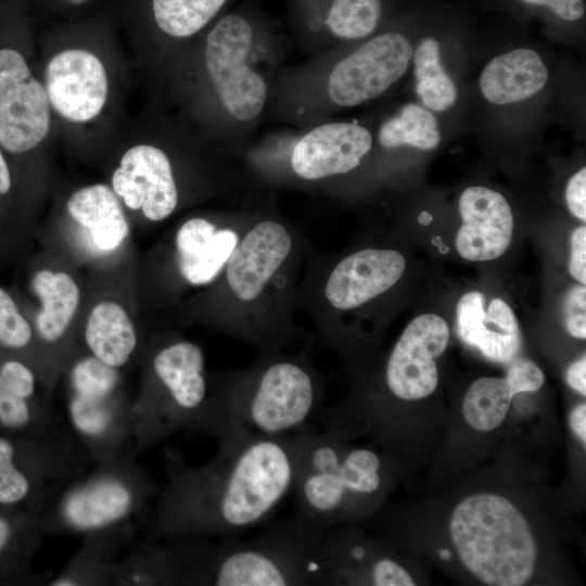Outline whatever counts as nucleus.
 Masks as SVG:
<instances>
[{"instance_id":"obj_10","label":"nucleus","mask_w":586,"mask_h":586,"mask_svg":"<svg viewBox=\"0 0 586 586\" xmlns=\"http://www.w3.org/2000/svg\"><path fill=\"white\" fill-rule=\"evenodd\" d=\"M51 109L62 118L85 124L103 111L109 95L104 64L90 50L64 49L50 58L43 84Z\"/></svg>"},{"instance_id":"obj_45","label":"nucleus","mask_w":586,"mask_h":586,"mask_svg":"<svg viewBox=\"0 0 586 586\" xmlns=\"http://www.w3.org/2000/svg\"><path fill=\"white\" fill-rule=\"evenodd\" d=\"M10 530L8 523L0 519V550L4 547L8 542Z\"/></svg>"},{"instance_id":"obj_8","label":"nucleus","mask_w":586,"mask_h":586,"mask_svg":"<svg viewBox=\"0 0 586 586\" xmlns=\"http://www.w3.org/2000/svg\"><path fill=\"white\" fill-rule=\"evenodd\" d=\"M413 46L397 31L375 36L342 59L328 78L333 103L357 106L393 86L407 72Z\"/></svg>"},{"instance_id":"obj_26","label":"nucleus","mask_w":586,"mask_h":586,"mask_svg":"<svg viewBox=\"0 0 586 586\" xmlns=\"http://www.w3.org/2000/svg\"><path fill=\"white\" fill-rule=\"evenodd\" d=\"M227 0H149V16L165 36L183 39L202 30Z\"/></svg>"},{"instance_id":"obj_28","label":"nucleus","mask_w":586,"mask_h":586,"mask_svg":"<svg viewBox=\"0 0 586 586\" xmlns=\"http://www.w3.org/2000/svg\"><path fill=\"white\" fill-rule=\"evenodd\" d=\"M381 14V0H333L327 25L339 38L361 39L375 30Z\"/></svg>"},{"instance_id":"obj_41","label":"nucleus","mask_w":586,"mask_h":586,"mask_svg":"<svg viewBox=\"0 0 586 586\" xmlns=\"http://www.w3.org/2000/svg\"><path fill=\"white\" fill-rule=\"evenodd\" d=\"M568 384L583 396L586 395V356L584 355L568 368Z\"/></svg>"},{"instance_id":"obj_24","label":"nucleus","mask_w":586,"mask_h":586,"mask_svg":"<svg viewBox=\"0 0 586 586\" xmlns=\"http://www.w3.org/2000/svg\"><path fill=\"white\" fill-rule=\"evenodd\" d=\"M411 61L416 93L422 105L440 113L451 109L458 90L443 66L440 42L434 37L422 38L413 48Z\"/></svg>"},{"instance_id":"obj_12","label":"nucleus","mask_w":586,"mask_h":586,"mask_svg":"<svg viewBox=\"0 0 586 586\" xmlns=\"http://www.w3.org/2000/svg\"><path fill=\"white\" fill-rule=\"evenodd\" d=\"M112 190L132 211L150 221L169 217L178 204L170 161L160 148L141 143L129 148L112 175Z\"/></svg>"},{"instance_id":"obj_5","label":"nucleus","mask_w":586,"mask_h":586,"mask_svg":"<svg viewBox=\"0 0 586 586\" xmlns=\"http://www.w3.org/2000/svg\"><path fill=\"white\" fill-rule=\"evenodd\" d=\"M324 531L294 515L250 539L230 538L194 579L216 586L322 585Z\"/></svg>"},{"instance_id":"obj_7","label":"nucleus","mask_w":586,"mask_h":586,"mask_svg":"<svg viewBox=\"0 0 586 586\" xmlns=\"http://www.w3.org/2000/svg\"><path fill=\"white\" fill-rule=\"evenodd\" d=\"M51 106L24 54L0 46V148L11 154L36 149L48 136Z\"/></svg>"},{"instance_id":"obj_17","label":"nucleus","mask_w":586,"mask_h":586,"mask_svg":"<svg viewBox=\"0 0 586 586\" xmlns=\"http://www.w3.org/2000/svg\"><path fill=\"white\" fill-rule=\"evenodd\" d=\"M457 332L466 344L496 362L510 364L521 349V332L511 307L494 298L485 311L480 292H469L458 302Z\"/></svg>"},{"instance_id":"obj_46","label":"nucleus","mask_w":586,"mask_h":586,"mask_svg":"<svg viewBox=\"0 0 586 586\" xmlns=\"http://www.w3.org/2000/svg\"><path fill=\"white\" fill-rule=\"evenodd\" d=\"M76 583L73 579L69 578H59L52 583V585L55 586H68V585H75Z\"/></svg>"},{"instance_id":"obj_20","label":"nucleus","mask_w":586,"mask_h":586,"mask_svg":"<svg viewBox=\"0 0 586 586\" xmlns=\"http://www.w3.org/2000/svg\"><path fill=\"white\" fill-rule=\"evenodd\" d=\"M66 209L101 253L117 250L129 234L123 206L106 184L94 183L77 189L68 198Z\"/></svg>"},{"instance_id":"obj_6","label":"nucleus","mask_w":586,"mask_h":586,"mask_svg":"<svg viewBox=\"0 0 586 586\" xmlns=\"http://www.w3.org/2000/svg\"><path fill=\"white\" fill-rule=\"evenodd\" d=\"M252 43V28L238 14L221 17L205 41L207 75L224 107L240 122L257 117L267 99L264 78L247 64Z\"/></svg>"},{"instance_id":"obj_14","label":"nucleus","mask_w":586,"mask_h":586,"mask_svg":"<svg viewBox=\"0 0 586 586\" xmlns=\"http://www.w3.org/2000/svg\"><path fill=\"white\" fill-rule=\"evenodd\" d=\"M288 229L275 220L253 226L238 242L225 268L228 286L243 302L256 300L292 250Z\"/></svg>"},{"instance_id":"obj_42","label":"nucleus","mask_w":586,"mask_h":586,"mask_svg":"<svg viewBox=\"0 0 586 586\" xmlns=\"http://www.w3.org/2000/svg\"><path fill=\"white\" fill-rule=\"evenodd\" d=\"M570 425L572 431L586 443V404H578L570 415Z\"/></svg>"},{"instance_id":"obj_32","label":"nucleus","mask_w":586,"mask_h":586,"mask_svg":"<svg viewBox=\"0 0 586 586\" xmlns=\"http://www.w3.org/2000/svg\"><path fill=\"white\" fill-rule=\"evenodd\" d=\"M12 445L0 438V502L20 501L28 492L29 484L25 475L13 464Z\"/></svg>"},{"instance_id":"obj_40","label":"nucleus","mask_w":586,"mask_h":586,"mask_svg":"<svg viewBox=\"0 0 586 586\" xmlns=\"http://www.w3.org/2000/svg\"><path fill=\"white\" fill-rule=\"evenodd\" d=\"M570 273L582 284L586 283V227H577L571 235Z\"/></svg>"},{"instance_id":"obj_29","label":"nucleus","mask_w":586,"mask_h":586,"mask_svg":"<svg viewBox=\"0 0 586 586\" xmlns=\"http://www.w3.org/2000/svg\"><path fill=\"white\" fill-rule=\"evenodd\" d=\"M74 394L106 400L118 383L117 370L94 356L77 361L71 371Z\"/></svg>"},{"instance_id":"obj_34","label":"nucleus","mask_w":586,"mask_h":586,"mask_svg":"<svg viewBox=\"0 0 586 586\" xmlns=\"http://www.w3.org/2000/svg\"><path fill=\"white\" fill-rule=\"evenodd\" d=\"M506 378L515 395L536 392L545 382L543 371L534 362L525 358L512 360Z\"/></svg>"},{"instance_id":"obj_37","label":"nucleus","mask_w":586,"mask_h":586,"mask_svg":"<svg viewBox=\"0 0 586 586\" xmlns=\"http://www.w3.org/2000/svg\"><path fill=\"white\" fill-rule=\"evenodd\" d=\"M521 3L540 8L550 12L556 18L563 22H577L585 16L584 0H519Z\"/></svg>"},{"instance_id":"obj_13","label":"nucleus","mask_w":586,"mask_h":586,"mask_svg":"<svg viewBox=\"0 0 586 586\" xmlns=\"http://www.w3.org/2000/svg\"><path fill=\"white\" fill-rule=\"evenodd\" d=\"M462 218L456 237L459 255L470 262L498 258L513 235V215L506 198L489 188L472 186L459 198Z\"/></svg>"},{"instance_id":"obj_2","label":"nucleus","mask_w":586,"mask_h":586,"mask_svg":"<svg viewBox=\"0 0 586 586\" xmlns=\"http://www.w3.org/2000/svg\"><path fill=\"white\" fill-rule=\"evenodd\" d=\"M320 402L319 383L303 361L275 357L231 375L208 396L196 423L227 449L295 433L310 424Z\"/></svg>"},{"instance_id":"obj_39","label":"nucleus","mask_w":586,"mask_h":586,"mask_svg":"<svg viewBox=\"0 0 586 586\" xmlns=\"http://www.w3.org/2000/svg\"><path fill=\"white\" fill-rule=\"evenodd\" d=\"M28 419L29 409L26 400L0 387V421L9 426H22Z\"/></svg>"},{"instance_id":"obj_35","label":"nucleus","mask_w":586,"mask_h":586,"mask_svg":"<svg viewBox=\"0 0 586 586\" xmlns=\"http://www.w3.org/2000/svg\"><path fill=\"white\" fill-rule=\"evenodd\" d=\"M564 323L568 332L577 339L586 337V289L578 285L570 290L563 304Z\"/></svg>"},{"instance_id":"obj_31","label":"nucleus","mask_w":586,"mask_h":586,"mask_svg":"<svg viewBox=\"0 0 586 586\" xmlns=\"http://www.w3.org/2000/svg\"><path fill=\"white\" fill-rule=\"evenodd\" d=\"M31 334L28 321L18 311L13 298L0 288V343L21 348L30 342Z\"/></svg>"},{"instance_id":"obj_3","label":"nucleus","mask_w":586,"mask_h":586,"mask_svg":"<svg viewBox=\"0 0 586 586\" xmlns=\"http://www.w3.org/2000/svg\"><path fill=\"white\" fill-rule=\"evenodd\" d=\"M295 517L326 530L358 513L360 500L383 487V462L369 448H348L341 435L308 424L295 432Z\"/></svg>"},{"instance_id":"obj_19","label":"nucleus","mask_w":586,"mask_h":586,"mask_svg":"<svg viewBox=\"0 0 586 586\" xmlns=\"http://www.w3.org/2000/svg\"><path fill=\"white\" fill-rule=\"evenodd\" d=\"M549 72L533 49L518 48L489 61L479 86L484 99L494 105H508L537 94L546 85Z\"/></svg>"},{"instance_id":"obj_25","label":"nucleus","mask_w":586,"mask_h":586,"mask_svg":"<svg viewBox=\"0 0 586 586\" xmlns=\"http://www.w3.org/2000/svg\"><path fill=\"white\" fill-rule=\"evenodd\" d=\"M379 142L385 149L412 146L434 150L441 143V132L432 111L418 103H408L379 130Z\"/></svg>"},{"instance_id":"obj_21","label":"nucleus","mask_w":586,"mask_h":586,"mask_svg":"<svg viewBox=\"0 0 586 586\" xmlns=\"http://www.w3.org/2000/svg\"><path fill=\"white\" fill-rule=\"evenodd\" d=\"M85 341L92 356L117 369L131 357L137 346V333L120 304L103 301L88 315Z\"/></svg>"},{"instance_id":"obj_44","label":"nucleus","mask_w":586,"mask_h":586,"mask_svg":"<svg viewBox=\"0 0 586 586\" xmlns=\"http://www.w3.org/2000/svg\"><path fill=\"white\" fill-rule=\"evenodd\" d=\"M46 5H50L54 9L62 10H75L82 8L90 3L92 0H41Z\"/></svg>"},{"instance_id":"obj_22","label":"nucleus","mask_w":586,"mask_h":586,"mask_svg":"<svg viewBox=\"0 0 586 586\" xmlns=\"http://www.w3.org/2000/svg\"><path fill=\"white\" fill-rule=\"evenodd\" d=\"M31 289L41 303L35 318L37 333L44 342L54 343L64 335L77 313L79 286L64 271L41 269L33 277Z\"/></svg>"},{"instance_id":"obj_1","label":"nucleus","mask_w":586,"mask_h":586,"mask_svg":"<svg viewBox=\"0 0 586 586\" xmlns=\"http://www.w3.org/2000/svg\"><path fill=\"white\" fill-rule=\"evenodd\" d=\"M295 433L218 449L203 468L181 469L164 498L163 527L233 538L266 520L293 489Z\"/></svg>"},{"instance_id":"obj_4","label":"nucleus","mask_w":586,"mask_h":586,"mask_svg":"<svg viewBox=\"0 0 586 586\" xmlns=\"http://www.w3.org/2000/svg\"><path fill=\"white\" fill-rule=\"evenodd\" d=\"M449 534L464 566L491 586H521L532 577L537 547L524 514L508 498L480 493L462 499Z\"/></svg>"},{"instance_id":"obj_23","label":"nucleus","mask_w":586,"mask_h":586,"mask_svg":"<svg viewBox=\"0 0 586 586\" xmlns=\"http://www.w3.org/2000/svg\"><path fill=\"white\" fill-rule=\"evenodd\" d=\"M131 504L128 487L115 480H103L71 495L65 501L64 514L74 527L94 530L124 518Z\"/></svg>"},{"instance_id":"obj_16","label":"nucleus","mask_w":586,"mask_h":586,"mask_svg":"<svg viewBox=\"0 0 586 586\" xmlns=\"http://www.w3.org/2000/svg\"><path fill=\"white\" fill-rule=\"evenodd\" d=\"M406 260L394 250L366 249L342 259L324 288L336 309L356 308L391 289L404 275Z\"/></svg>"},{"instance_id":"obj_33","label":"nucleus","mask_w":586,"mask_h":586,"mask_svg":"<svg viewBox=\"0 0 586 586\" xmlns=\"http://www.w3.org/2000/svg\"><path fill=\"white\" fill-rule=\"evenodd\" d=\"M0 387L11 395L26 399L34 393L35 378L25 365L10 360L0 368Z\"/></svg>"},{"instance_id":"obj_15","label":"nucleus","mask_w":586,"mask_h":586,"mask_svg":"<svg viewBox=\"0 0 586 586\" xmlns=\"http://www.w3.org/2000/svg\"><path fill=\"white\" fill-rule=\"evenodd\" d=\"M372 148L370 131L355 123H329L307 132L294 146L291 166L305 180L351 171Z\"/></svg>"},{"instance_id":"obj_18","label":"nucleus","mask_w":586,"mask_h":586,"mask_svg":"<svg viewBox=\"0 0 586 586\" xmlns=\"http://www.w3.org/2000/svg\"><path fill=\"white\" fill-rule=\"evenodd\" d=\"M239 242L231 229H219L201 217L184 221L176 233L178 267L192 285L212 282L226 266Z\"/></svg>"},{"instance_id":"obj_30","label":"nucleus","mask_w":586,"mask_h":586,"mask_svg":"<svg viewBox=\"0 0 586 586\" xmlns=\"http://www.w3.org/2000/svg\"><path fill=\"white\" fill-rule=\"evenodd\" d=\"M105 402L74 394L69 403V416L75 428L82 434L90 436L104 433L112 419Z\"/></svg>"},{"instance_id":"obj_43","label":"nucleus","mask_w":586,"mask_h":586,"mask_svg":"<svg viewBox=\"0 0 586 586\" xmlns=\"http://www.w3.org/2000/svg\"><path fill=\"white\" fill-rule=\"evenodd\" d=\"M12 186V178L9 165L0 148V195L7 194Z\"/></svg>"},{"instance_id":"obj_36","label":"nucleus","mask_w":586,"mask_h":586,"mask_svg":"<svg viewBox=\"0 0 586 586\" xmlns=\"http://www.w3.org/2000/svg\"><path fill=\"white\" fill-rule=\"evenodd\" d=\"M371 584L375 586H413L415 581L397 561L384 556L372 570Z\"/></svg>"},{"instance_id":"obj_11","label":"nucleus","mask_w":586,"mask_h":586,"mask_svg":"<svg viewBox=\"0 0 586 586\" xmlns=\"http://www.w3.org/2000/svg\"><path fill=\"white\" fill-rule=\"evenodd\" d=\"M152 368L164 394L158 408L161 430L198 422L208 398L201 347L190 341L170 343L155 354Z\"/></svg>"},{"instance_id":"obj_38","label":"nucleus","mask_w":586,"mask_h":586,"mask_svg":"<svg viewBox=\"0 0 586 586\" xmlns=\"http://www.w3.org/2000/svg\"><path fill=\"white\" fill-rule=\"evenodd\" d=\"M565 202L572 215L586 220V168H581L568 181Z\"/></svg>"},{"instance_id":"obj_27","label":"nucleus","mask_w":586,"mask_h":586,"mask_svg":"<svg viewBox=\"0 0 586 586\" xmlns=\"http://www.w3.org/2000/svg\"><path fill=\"white\" fill-rule=\"evenodd\" d=\"M514 396L506 377L480 378L469 386L464 395V419L474 430L492 431L505 420Z\"/></svg>"},{"instance_id":"obj_47","label":"nucleus","mask_w":586,"mask_h":586,"mask_svg":"<svg viewBox=\"0 0 586 586\" xmlns=\"http://www.w3.org/2000/svg\"><path fill=\"white\" fill-rule=\"evenodd\" d=\"M440 557L443 560H449L451 558V553L448 549H443V550H440Z\"/></svg>"},{"instance_id":"obj_9","label":"nucleus","mask_w":586,"mask_h":586,"mask_svg":"<svg viewBox=\"0 0 586 586\" xmlns=\"http://www.w3.org/2000/svg\"><path fill=\"white\" fill-rule=\"evenodd\" d=\"M449 327L435 314H424L406 327L386 362L385 384L406 402L430 396L438 383L436 359L449 342Z\"/></svg>"}]
</instances>
